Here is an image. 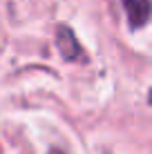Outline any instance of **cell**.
Segmentation results:
<instances>
[{"label": "cell", "mask_w": 152, "mask_h": 154, "mask_svg": "<svg viewBox=\"0 0 152 154\" xmlns=\"http://www.w3.org/2000/svg\"><path fill=\"white\" fill-rule=\"evenodd\" d=\"M123 9L132 27H143L152 14V0H123Z\"/></svg>", "instance_id": "1"}, {"label": "cell", "mask_w": 152, "mask_h": 154, "mask_svg": "<svg viewBox=\"0 0 152 154\" xmlns=\"http://www.w3.org/2000/svg\"><path fill=\"white\" fill-rule=\"evenodd\" d=\"M56 42H58V49H60L63 58H67V60H76V58L83 56V49H81V45H78L74 31H72L70 27H65V25H63V27H58Z\"/></svg>", "instance_id": "2"}, {"label": "cell", "mask_w": 152, "mask_h": 154, "mask_svg": "<svg viewBox=\"0 0 152 154\" xmlns=\"http://www.w3.org/2000/svg\"><path fill=\"white\" fill-rule=\"evenodd\" d=\"M150 105H152V89H150Z\"/></svg>", "instance_id": "3"}]
</instances>
